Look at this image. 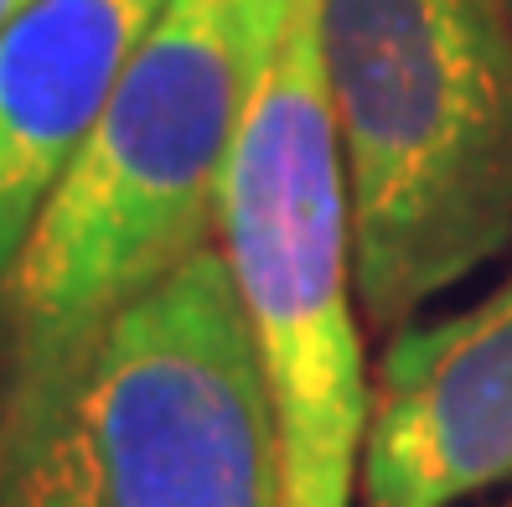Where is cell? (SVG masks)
<instances>
[{
  "instance_id": "obj_1",
  "label": "cell",
  "mask_w": 512,
  "mask_h": 507,
  "mask_svg": "<svg viewBox=\"0 0 512 507\" xmlns=\"http://www.w3.org/2000/svg\"><path fill=\"white\" fill-rule=\"evenodd\" d=\"M0 507H285L275 399L218 244L68 337L11 347Z\"/></svg>"
},
{
  "instance_id": "obj_2",
  "label": "cell",
  "mask_w": 512,
  "mask_h": 507,
  "mask_svg": "<svg viewBox=\"0 0 512 507\" xmlns=\"http://www.w3.org/2000/svg\"><path fill=\"white\" fill-rule=\"evenodd\" d=\"M357 301L394 337L512 249V6L316 0Z\"/></svg>"
},
{
  "instance_id": "obj_3",
  "label": "cell",
  "mask_w": 512,
  "mask_h": 507,
  "mask_svg": "<svg viewBox=\"0 0 512 507\" xmlns=\"http://www.w3.org/2000/svg\"><path fill=\"white\" fill-rule=\"evenodd\" d=\"M290 0H171L0 280L11 347L68 337L218 244L223 176Z\"/></svg>"
},
{
  "instance_id": "obj_4",
  "label": "cell",
  "mask_w": 512,
  "mask_h": 507,
  "mask_svg": "<svg viewBox=\"0 0 512 507\" xmlns=\"http://www.w3.org/2000/svg\"><path fill=\"white\" fill-rule=\"evenodd\" d=\"M218 249L275 399L285 507H357L373 373L316 0H290L275 63L244 114L223 176Z\"/></svg>"
},
{
  "instance_id": "obj_5",
  "label": "cell",
  "mask_w": 512,
  "mask_h": 507,
  "mask_svg": "<svg viewBox=\"0 0 512 507\" xmlns=\"http://www.w3.org/2000/svg\"><path fill=\"white\" fill-rule=\"evenodd\" d=\"M512 476V270L461 316L409 321L373 373L357 507H456Z\"/></svg>"
},
{
  "instance_id": "obj_6",
  "label": "cell",
  "mask_w": 512,
  "mask_h": 507,
  "mask_svg": "<svg viewBox=\"0 0 512 507\" xmlns=\"http://www.w3.org/2000/svg\"><path fill=\"white\" fill-rule=\"evenodd\" d=\"M171 0H32L0 32V280Z\"/></svg>"
},
{
  "instance_id": "obj_7",
  "label": "cell",
  "mask_w": 512,
  "mask_h": 507,
  "mask_svg": "<svg viewBox=\"0 0 512 507\" xmlns=\"http://www.w3.org/2000/svg\"><path fill=\"white\" fill-rule=\"evenodd\" d=\"M26 6H32V0H0V32H6V26H11Z\"/></svg>"
},
{
  "instance_id": "obj_8",
  "label": "cell",
  "mask_w": 512,
  "mask_h": 507,
  "mask_svg": "<svg viewBox=\"0 0 512 507\" xmlns=\"http://www.w3.org/2000/svg\"><path fill=\"white\" fill-rule=\"evenodd\" d=\"M502 507H512V502H502Z\"/></svg>"
},
{
  "instance_id": "obj_9",
  "label": "cell",
  "mask_w": 512,
  "mask_h": 507,
  "mask_svg": "<svg viewBox=\"0 0 512 507\" xmlns=\"http://www.w3.org/2000/svg\"><path fill=\"white\" fill-rule=\"evenodd\" d=\"M507 6H512V0H507Z\"/></svg>"
}]
</instances>
